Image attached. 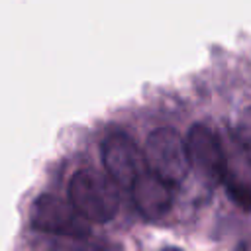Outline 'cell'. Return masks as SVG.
<instances>
[{
	"mask_svg": "<svg viewBox=\"0 0 251 251\" xmlns=\"http://www.w3.org/2000/svg\"><path fill=\"white\" fill-rule=\"evenodd\" d=\"M69 202L88 224H106L120 208L116 184L108 175L94 169H80L73 175L69 182Z\"/></svg>",
	"mask_w": 251,
	"mask_h": 251,
	"instance_id": "obj_1",
	"label": "cell"
},
{
	"mask_svg": "<svg viewBox=\"0 0 251 251\" xmlns=\"http://www.w3.org/2000/svg\"><path fill=\"white\" fill-rule=\"evenodd\" d=\"M143 159L147 171L169 186L182 182L190 171L184 139L171 127H159L149 133Z\"/></svg>",
	"mask_w": 251,
	"mask_h": 251,
	"instance_id": "obj_2",
	"label": "cell"
},
{
	"mask_svg": "<svg viewBox=\"0 0 251 251\" xmlns=\"http://www.w3.org/2000/svg\"><path fill=\"white\" fill-rule=\"evenodd\" d=\"M31 226L45 233L63 235L65 239H86L90 233L88 222L73 204L55 194H41L35 198L31 206Z\"/></svg>",
	"mask_w": 251,
	"mask_h": 251,
	"instance_id": "obj_3",
	"label": "cell"
},
{
	"mask_svg": "<svg viewBox=\"0 0 251 251\" xmlns=\"http://www.w3.org/2000/svg\"><path fill=\"white\" fill-rule=\"evenodd\" d=\"M102 163L114 184L131 188V184L147 171L143 151L122 131L110 133L102 141Z\"/></svg>",
	"mask_w": 251,
	"mask_h": 251,
	"instance_id": "obj_4",
	"label": "cell"
},
{
	"mask_svg": "<svg viewBox=\"0 0 251 251\" xmlns=\"http://www.w3.org/2000/svg\"><path fill=\"white\" fill-rule=\"evenodd\" d=\"M188 165L210 184L222 182L224 173L227 169L224 147L220 137L204 124H196L190 127L188 137L184 139Z\"/></svg>",
	"mask_w": 251,
	"mask_h": 251,
	"instance_id": "obj_5",
	"label": "cell"
},
{
	"mask_svg": "<svg viewBox=\"0 0 251 251\" xmlns=\"http://www.w3.org/2000/svg\"><path fill=\"white\" fill-rule=\"evenodd\" d=\"M131 198L139 214L149 222L163 220L173 206V190L167 182L157 178L153 173L145 171L131 184Z\"/></svg>",
	"mask_w": 251,
	"mask_h": 251,
	"instance_id": "obj_6",
	"label": "cell"
},
{
	"mask_svg": "<svg viewBox=\"0 0 251 251\" xmlns=\"http://www.w3.org/2000/svg\"><path fill=\"white\" fill-rule=\"evenodd\" d=\"M222 182L226 184V192L229 194V198H231L239 208L251 212V186H249L243 178H239L235 173H231L229 169H226Z\"/></svg>",
	"mask_w": 251,
	"mask_h": 251,
	"instance_id": "obj_7",
	"label": "cell"
},
{
	"mask_svg": "<svg viewBox=\"0 0 251 251\" xmlns=\"http://www.w3.org/2000/svg\"><path fill=\"white\" fill-rule=\"evenodd\" d=\"M235 141L243 149L247 161L251 163V106L239 112L237 124H235Z\"/></svg>",
	"mask_w": 251,
	"mask_h": 251,
	"instance_id": "obj_8",
	"label": "cell"
},
{
	"mask_svg": "<svg viewBox=\"0 0 251 251\" xmlns=\"http://www.w3.org/2000/svg\"><path fill=\"white\" fill-rule=\"evenodd\" d=\"M49 251H108L102 245L90 243L86 239H63L59 243H55Z\"/></svg>",
	"mask_w": 251,
	"mask_h": 251,
	"instance_id": "obj_9",
	"label": "cell"
},
{
	"mask_svg": "<svg viewBox=\"0 0 251 251\" xmlns=\"http://www.w3.org/2000/svg\"><path fill=\"white\" fill-rule=\"evenodd\" d=\"M233 251H251V235L239 239V243L233 247Z\"/></svg>",
	"mask_w": 251,
	"mask_h": 251,
	"instance_id": "obj_10",
	"label": "cell"
},
{
	"mask_svg": "<svg viewBox=\"0 0 251 251\" xmlns=\"http://www.w3.org/2000/svg\"><path fill=\"white\" fill-rule=\"evenodd\" d=\"M161 251H182V249H178V247H165V249H161Z\"/></svg>",
	"mask_w": 251,
	"mask_h": 251,
	"instance_id": "obj_11",
	"label": "cell"
}]
</instances>
